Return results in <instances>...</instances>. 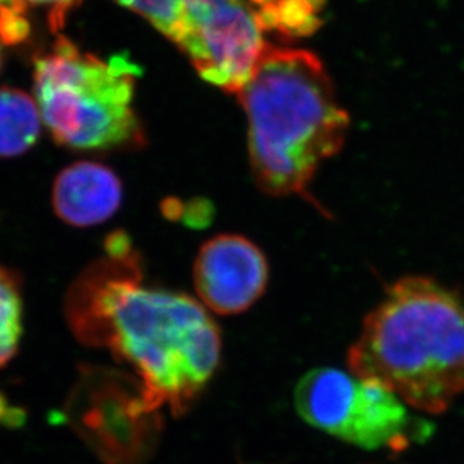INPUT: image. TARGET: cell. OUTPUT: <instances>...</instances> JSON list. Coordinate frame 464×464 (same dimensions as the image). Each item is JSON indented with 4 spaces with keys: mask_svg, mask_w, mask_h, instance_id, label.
Returning a JSON list of instances; mask_svg holds the SVG:
<instances>
[{
    "mask_svg": "<svg viewBox=\"0 0 464 464\" xmlns=\"http://www.w3.org/2000/svg\"><path fill=\"white\" fill-rule=\"evenodd\" d=\"M8 412V404L5 401L4 397L0 395V420H8L5 413Z\"/></svg>",
    "mask_w": 464,
    "mask_h": 464,
    "instance_id": "9a60e30c",
    "label": "cell"
},
{
    "mask_svg": "<svg viewBox=\"0 0 464 464\" xmlns=\"http://www.w3.org/2000/svg\"><path fill=\"white\" fill-rule=\"evenodd\" d=\"M295 406L311 427L363 450L406 451L433 433L394 391L337 368L308 372L295 390Z\"/></svg>",
    "mask_w": 464,
    "mask_h": 464,
    "instance_id": "5b68a950",
    "label": "cell"
},
{
    "mask_svg": "<svg viewBox=\"0 0 464 464\" xmlns=\"http://www.w3.org/2000/svg\"><path fill=\"white\" fill-rule=\"evenodd\" d=\"M23 310L20 278L0 265V368L17 355L23 337Z\"/></svg>",
    "mask_w": 464,
    "mask_h": 464,
    "instance_id": "4fadbf2b",
    "label": "cell"
},
{
    "mask_svg": "<svg viewBox=\"0 0 464 464\" xmlns=\"http://www.w3.org/2000/svg\"><path fill=\"white\" fill-rule=\"evenodd\" d=\"M347 365L415 411L447 412L464 392V299L431 278H401L368 313Z\"/></svg>",
    "mask_w": 464,
    "mask_h": 464,
    "instance_id": "7a4b0ae2",
    "label": "cell"
},
{
    "mask_svg": "<svg viewBox=\"0 0 464 464\" xmlns=\"http://www.w3.org/2000/svg\"><path fill=\"white\" fill-rule=\"evenodd\" d=\"M161 409L134 374L83 365L63 404V420L105 464H148L162 433Z\"/></svg>",
    "mask_w": 464,
    "mask_h": 464,
    "instance_id": "8992f818",
    "label": "cell"
},
{
    "mask_svg": "<svg viewBox=\"0 0 464 464\" xmlns=\"http://www.w3.org/2000/svg\"><path fill=\"white\" fill-rule=\"evenodd\" d=\"M82 0H0V41L4 45H18L32 32V17L45 18L53 34L65 26L68 15Z\"/></svg>",
    "mask_w": 464,
    "mask_h": 464,
    "instance_id": "8fae6325",
    "label": "cell"
},
{
    "mask_svg": "<svg viewBox=\"0 0 464 464\" xmlns=\"http://www.w3.org/2000/svg\"><path fill=\"white\" fill-rule=\"evenodd\" d=\"M265 32L283 38L314 34L322 24L326 0H246Z\"/></svg>",
    "mask_w": 464,
    "mask_h": 464,
    "instance_id": "7c38bea8",
    "label": "cell"
},
{
    "mask_svg": "<svg viewBox=\"0 0 464 464\" xmlns=\"http://www.w3.org/2000/svg\"><path fill=\"white\" fill-rule=\"evenodd\" d=\"M194 285L203 307L219 315H237L262 298L269 278L262 250L239 235L212 237L194 262Z\"/></svg>",
    "mask_w": 464,
    "mask_h": 464,
    "instance_id": "ba28073f",
    "label": "cell"
},
{
    "mask_svg": "<svg viewBox=\"0 0 464 464\" xmlns=\"http://www.w3.org/2000/svg\"><path fill=\"white\" fill-rule=\"evenodd\" d=\"M122 185L109 167L75 162L57 176L53 207L57 217L74 227L104 223L121 207Z\"/></svg>",
    "mask_w": 464,
    "mask_h": 464,
    "instance_id": "9c48e42d",
    "label": "cell"
},
{
    "mask_svg": "<svg viewBox=\"0 0 464 464\" xmlns=\"http://www.w3.org/2000/svg\"><path fill=\"white\" fill-rule=\"evenodd\" d=\"M150 22L182 52L188 43L184 0H114Z\"/></svg>",
    "mask_w": 464,
    "mask_h": 464,
    "instance_id": "5bb4252c",
    "label": "cell"
},
{
    "mask_svg": "<svg viewBox=\"0 0 464 464\" xmlns=\"http://www.w3.org/2000/svg\"><path fill=\"white\" fill-rule=\"evenodd\" d=\"M71 333L131 367L150 400L188 412L221 361V331L202 303L143 283L140 257L122 233L84 269L65 301Z\"/></svg>",
    "mask_w": 464,
    "mask_h": 464,
    "instance_id": "6da1fadb",
    "label": "cell"
},
{
    "mask_svg": "<svg viewBox=\"0 0 464 464\" xmlns=\"http://www.w3.org/2000/svg\"><path fill=\"white\" fill-rule=\"evenodd\" d=\"M184 53L208 83L241 92L266 50L265 29L246 0H184Z\"/></svg>",
    "mask_w": 464,
    "mask_h": 464,
    "instance_id": "52a82bcc",
    "label": "cell"
},
{
    "mask_svg": "<svg viewBox=\"0 0 464 464\" xmlns=\"http://www.w3.org/2000/svg\"><path fill=\"white\" fill-rule=\"evenodd\" d=\"M2 45H4V43L0 41V62H2Z\"/></svg>",
    "mask_w": 464,
    "mask_h": 464,
    "instance_id": "2e32d148",
    "label": "cell"
},
{
    "mask_svg": "<svg viewBox=\"0 0 464 464\" xmlns=\"http://www.w3.org/2000/svg\"><path fill=\"white\" fill-rule=\"evenodd\" d=\"M251 167L272 196L307 191L322 162L337 154L349 118L319 57L267 45L241 92Z\"/></svg>",
    "mask_w": 464,
    "mask_h": 464,
    "instance_id": "3957f363",
    "label": "cell"
},
{
    "mask_svg": "<svg viewBox=\"0 0 464 464\" xmlns=\"http://www.w3.org/2000/svg\"><path fill=\"white\" fill-rule=\"evenodd\" d=\"M38 102L27 93L0 88V157L24 154L35 145L41 132Z\"/></svg>",
    "mask_w": 464,
    "mask_h": 464,
    "instance_id": "30bf717a",
    "label": "cell"
},
{
    "mask_svg": "<svg viewBox=\"0 0 464 464\" xmlns=\"http://www.w3.org/2000/svg\"><path fill=\"white\" fill-rule=\"evenodd\" d=\"M140 68L80 50L65 36L35 61V98L53 137L72 150H111L140 143L134 89Z\"/></svg>",
    "mask_w": 464,
    "mask_h": 464,
    "instance_id": "277c9868",
    "label": "cell"
}]
</instances>
